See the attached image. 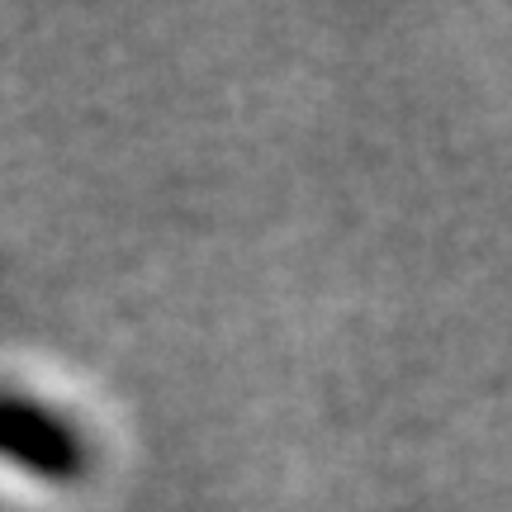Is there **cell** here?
Returning a JSON list of instances; mask_svg holds the SVG:
<instances>
[{
	"label": "cell",
	"instance_id": "6da1fadb",
	"mask_svg": "<svg viewBox=\"0 0 512 512\" xmlns=\"http://www.w3.org/2000/svg\"><path fill=\"white\" fill-rule=\"evenodd\" d=\"M0 451L34 460V465H43V470H67L72 441H67L62 427H53V422L43 418L38 408L0 403Z\"/></svg>",
	"mask_w": 512,
	"mask_h": 512
}]
</instances>
